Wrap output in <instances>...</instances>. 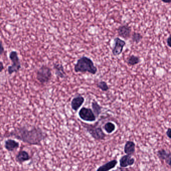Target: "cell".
<instances>
[{"mask_svg": "<svg viewBox=\"0 0 171 171\" xmlns=\"http://www.w3.org/2000/svg\"><path fill=\"white\" fill-rule=\"evenodd\" d=\"M78 115L82 121L87 122L95 121L97 118L92 109L85 107H83L80 109L78 112Z\"/></svg>", "mask_w": 171, "mask_h": 171, "instance_id": "cell-6", "label": "cell"}, {"mask_svg": "<svg viewBox=\"0 0 171 171\" xmlns=\"http://www.w3.org/2000/svg\"><path fill=\"white\" fill-rule=\"evenodd\" d=\"M135 144L134 142L127 141L124 147V152L128 155H132L135 152Z\"/></svg>", "mask_w": 171, "mask_h": 171, "instance_id": "cell-16", "label": "cell"}, {"mask_svg": "<svg viewBox=\"0 0 171 171\" xmlns=\"http://www.w3.org/2000/svg\"><path fill=\"white\" fill-rule=\"evenodd\" d=\"M0 64H1V69H0V72H1L3 71V69L4 68V65H3V62L1 61L0 62Z\"/></svg>", "mask_w": 171, "mask_h": 171, "instance_id": "cell-25", "label": "cell"}, {"mask_svg": "<svg viewBox=\"0 0 171 171\" xmlns=\"http://www.w3.org/2000/svg\"><path fill=\"white\" fill-rule=\"evenodd\" d=\"M141 62V59L138 56H135L132 55L129 56L127 60V63L129 66H134L138 64Z\"/></svg>", "mask_w": 171, "mask_h": 171, "instance_id": "cell-18", "label": "cell"}, {"mask_svg": "<svg viewBox=\"0 0 171 171\" xmlns=\"http://www.w3.org/2000/svg\"><path fill=\"white\" fill-rule=\"evenodd\" d=\"M19 147H20L19 142L14 139H8L5 142V148L7 151L10 152L17 150Z\"/></svg>", "mask_w": 171, "mask_h": 171, "instance_id": "cell-12", "label": "cell"}, {"mask_svg": "<svg viewBox=\"0 0 171 171\" xmlns=\"http://www.w3.org/2000/svg\"><path fill=\"white\" fill-rule=\"evenodd\" d=\"M104 128L108 134H111L115 131L116 127L113 122L108 121L104 125Z\"/></svg>", "mask_w": 171, "mask_h": 171, "instance_id": "cell-19", "label": "cell"}, {"mask_svg": "<svg viewBox=\"0 0 171 171\" xmlns=\"http://www.w3.org/2000/svg\"><path fill=\"white\" fill-rule=\"evenodd\" d=\"M96 86L103 91H107L109 90V86L108 85L107 82L104 81H101L98 82L96 84Z\"/></svg>", "mask_w": 171, "mask_h": 171, "instance_id": "cell-20", "label": "cell"}, {"mask_svg": "<svg viewBox=\"0 0 171 171\" xmlns=\"http://www.w3.org/2000/svg\"><path fill=\"white\" fill-rule=\"evenodd\" d=\"M167 45L171 48V34L169 36V37L167 39Z\"/></svg>", "mask_w": 171, "mask_h": 171, "instance_id": "cell-22", "label": "cell"}, {"mask_svg": "<svg viewBox=\"0 0 171 171\" xmlns=\"http://www.w3.org/2000/svg\"><path fill=\"white\" fill-rule=\"evenodd\" d=\"M76 73L88 72L92 75H95L97 72V68L90 58L83 56L78 59L74 67Z\"/></svg>", "mask_w": 171, "mask_h": 171, "instance_id": "cell-2", "label": "cell"}, {"mask_svg": "<svg viewBox=\"0 0 171 171\" xmlns=\"http://www.w3.org/2000/svg\"><path fill=\"white\" fill-rule=\"evenodd\" d=\"M53 68L55 70V75L58 78L64 79L66 77L67 75L63 65L59 63H54Z\"/></svg>", "mask_w": 171, "mask_h": 171, "instance_id": "cell-14", "label": "cell"}, {"mask_svg": "<svg viewBox=\"0 0 171 171\" xmlns=\"http://www.w3.org/2000/svg\"><path fill=\"white\" fill-rule=\"evenodd\" d=\"M31 157L28 154V152L24 150L20 151L16 155L15 158L16 162H18L19 164H22L23 162L29 161Z\"/></svg>", "mask_w": 171, "mask_h": 171, "instance_id": "cell-13", "label": "cell"}, {"mask_svg": "<svg viewBox=\"0 0 171 171\" xmlns=\"http://www.w3.org/2000/svg\"><path fill=\"white\" fill-rule=\"evenodd\" d=\"M166 135L169 138L171 139V128H168L166 132Z\"/></svg>", "mask_w": 171, "mask_h": 171, "instance_id": "cell-23", "label": "cell"}, {"mask_svg": "<svg viewBox=\"0 0 171 171\" xmlns=\"http://www.w3.org/2000/svg\"><path fill=\"white\" fill-rule=\"evenodd\" d=\"M135 163V159L132 157V156L126 154L123 156L119 160V166L121 168H125L128 166H131Z\"/></svg>", "mask_w": 171, "mask_h": 171, "instance_id": "cell-10", "label": "cell"}, {"mask_svg": "<svg viewBox=\"0 0 171 171\" xmlns=\"http://www.w3.org/2000/svg\"><path fill=\"white\" fill-rule=\"evenodd\" d=\"M91 107L94 113L97 118L99 117L102 111V107L98 104V102L95 100L92 101L91 103Z\"/></svg>", "mask_w": 171, "mask_h": 171, "instance_id": "cell-17", "label": "cell"}, {"mask_svg": "<svg viewBox=\"0 0 171 171\" xmlns=\"http://www.w3.org/2000/svg\"><path fill=\"white\" fill-rule=\"evenodd\" d=\"M4 48L3 47V44H2V42L1 41V51H0V54L1 55L3 54L4 52Z\"/></svg>", "mask_w": 171, "mask_h": 171, "instance_id": "cell-24", "label": "cell"}, {"mask_svg": "<svg viewBox=\"0 0 171 171\" xmlns=\"http://www.w3.org/2000/svg\"><path fill=\"white\" fill-rule=\"evenodd\" d=\"M142 39V36L140 33H138V32H134L132 33V39L133 42L135 43H139Z\"/></svg>", "mask_w": 171, "mask_h": 171, "instance_id": "cell-21", "label": "cell"}, {"mask_svg": "<svg viewBox=\"0 0 171 171\" xmlns=\"http://www.w3.org/2000/svg\"><path fill=\"white\" fill-rule=\"evenodd\" d=\"M117 160H112L101 166L97 169V171H108L115 168L118 164Z\"/></svg>", "mask_w": 171, "mask_h": 171, "instance_id": "cell-15", "label": "cell"}, {"mask_svg": "<svg viewBox=\"0 0 171 171\" xmlns=\"http://www.w3.org/2000/svg\"><path fill=\"white\" fill-rule=\"evenodd\" d=\"M7 137H14L31 145H40L42 141L47 137V135L39 127L34 126L29 128L22 126L12 130Z\"/></svg>", "mask_w": 171, "mask_h": 171, "instance_id": "cell-1", "label": "cell"}, {"mask_svg": "<svg viewBox=\"0 0 171 171\" xmlns=\"http://www.w3.org/2000/svg\"><path fill=\"white\" fill-rule=\"evenodd\" d=\"M85 101L84 98L82 95L75 96L71 102V107L74 111H77L81 107Z\"/></svg>", "mask_w": 171, "mask_h": 171, "instance_id": "cell-9", "label": "cell"}, {"mask_svg": "<svg viewBox=\"0 0 171 171\" xmlns=\"http://www.w3.org/2000/svg\"><path fill=\"white\" fill-rule=\"evenodd\" d=\"M51 69L46 65H42L36 73V79L42 84H48L51 79Z\"/></svg>", "mask_w": 171, "mask_h": 171, "instance_id": "cell-4", "label": "cell"}, {"mask_svg": "<svg viewBox=\"0 0 171 171\" xmlns=\"http://www.w3.org/2000/svg\"><path fill=\"white\" fill-rule=\"evenodd\" d=\"M9 58L12 62V64L8 66V72L10 75H11L14 73H17L20 70L21 68V64L17 52L16 51H12L10 53Z\"/></svg>", "mask_w": 171, "mask_h": 171, "instance_id": "cell-5", "label": "cell"}, {"mask_svg": "<svg viewBox=\"0 0 171 171\" xmlns=\"http://www.w3.org/2000/svg\"><path fill=\"white\" fill-rule=\"evenodd\" d=\"M114 42L115 44L112 50V54L115 56H118L122 53L126 43L119 37L115 38L114 39Z\"/></svg>", "mask_w": 171, "mask_h": 171, "instance_id": "cell-7", "label": "cell"}, {"mask_svg": "<svg viewBox=\"0 0 171 171\" xmlns=\"http://www.w3.org/2000/svg\"><path fill=\"white\" fill-rule=\"evenodd\" d=\"M157 156L160 160L165 161L166 163L171 167V153L168 152L164 149L159 150L157 152Z\"/></svg>", "mask_w": 171, "mask_h": 171, "instance_id": "cell-11", "label": "cell"}, {"mask_svg": "<svg viewBox=\"0 0 171 171\" xmlns=\"http://www.w3.org/2000/svg\"><path fill=\"white\" fill-rule=\"evenodd\" d=\"M162 2H164L165 3H171V0H161Z\"/></svg>", "mask_w": 171, "mask_h": 171, "instance_id": "cell-26", "label": "cell"}, {"mask_svg": "<svg viewBox=\"0 0 171 171\" xmlns=\"http://www.w3.org/2000/svg\"><path fill=\"white\" fill-rule=\"evenodd\" d=\"M118 35L119 37L128 40L131 37L132 29L128 25H122L117 29Z\"/></svg>", "mask_w": 171, "mask_h": 171, "instance_id": "cell-8", "label": "cell"}, {"mask_svg": "<svg viewBox=\"0 0 171 171\" xmlns=\"http://www.w3.org/2000/svg\"><path fill=\"white\" fill-rule=\"evenodd\" d=\"M82 126L91 135V136L97 141H102L104 140L106 137V134L104 132L101 127L97 125H92L81 122Z\"/></svg>", "mask_w": 171, "mask_h": 171, "instance_id": "cell-3", "label": "cell"}]
</instances>
